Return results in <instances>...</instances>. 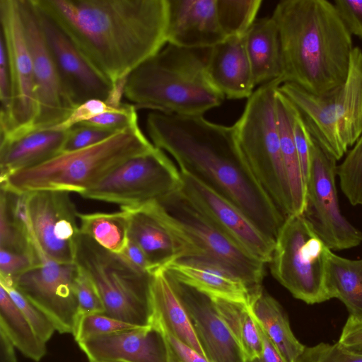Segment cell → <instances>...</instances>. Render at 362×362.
<instances>
[{
    "mask_svg": "<svg viewBox=\"0 0 362 362\" xmlns=\"http://www.w3.org/2000/svg\"><path fill=\"white\" fill-rule=\"evenodd\" d=\"M112 85L167 42V0H33Z\"/></svg>",
    "mask_w": 362,
    "mask_h": 362,
    "instance_id": "obj_1",
    "label": "cell"
},
{
    "mask_svg": "<svg viewBox=\"0 0 362 362\" xmlns=\"http://www.w3.org/2000/svg\"><path fill=\"white\" fill-rule=\"evenodd\" d=\"M146 126L153 145L170 154L179 169L196 177L240 209L276 240L285 217L259 188L242 156L233 126L153 112Z\"/></svg>",
    "mask_w": 362,
    "mask_h": 362,
    "instance_id": "obj_2",
    "label": "cell"
},
{
    "mask_svg": "<svg viewBox=\"0 0 362 362\" xmlns=\"http://www.w3.org/2000/svg\"><path fill=\"white\" fill-rule=\"evenodd\" d=\"M272 17L281 37L283 83L319 95L345 82L354 49L352 35L332 1L283 0Z\"/></svg>",
    "mask_w": 362,
    "mask_h": 362,
    "instance_id": "obj_3",
    "label": "cell"
},
{
    "mask_svg": "<svg viewBox=\"0 0 362 362\" xmlns=\"http://www.w3.org/2000/svg\"><path fill=\"white\" fill-rule=\"evenodd\" d=\"M211 49L168 44L129 74L124 96L136 110L203 115L225 99L207 74Z\"/></svg>",
    "mask_w": 362,
    "mask_h": 362,
    "instance_id": "obj_4",
    "label": "cell"
},
{
    "mask_svg": "<svg viewBox=\"0 0 362 362\" xmlns=\"http://www.w3.org/2000/svg\"><path fill=\"white\" fill-rule=\"evenodd\" d=\"M154 147L138 124L93 146L61 152L42 163L17 171L0 180L1 189L15 193L49 190L81 195L125 160Z\"/></svg>",
    "mask_w": 362,
    "mask_h": 362,
    "instance_id": "obj_5",
    "label": "cell"
},
{
    "mask_svg": "<svg viewBox=\"0 0 362 362\" xmlns=\"http://www.w3.org/2000/svg\"><path fill=\"white\" fill-rule=\"evenodd\" d=\"M279 90L300 112L318 146L340 160L362 134V50L354 47L345 82L332 90L314 95L284 83Z\"/></svg>",
    "mask_w": 362,
    "mask_h": 362,
    "instance_id": "obj_6",
    "label": "cell"
},
{
    "mask_svg": "<svg viewBox=\"0 0 362 362\" xmlns=\"http://www.w3.org/2000/svg\"><path fill=\"white\" fill-rule=\"evenodd\" d=\"M281 85L272 81L259 86L248 98L242 115L233 126L250 174L286 218L293 214V209L275 107V95Z\"/></svg>",
    "mask_w": 362,
    "mask_h": 362,
    "instance_id": "obj_7",
    "label": "cell"
},
{
    "mask_svg": "<svg viewBox=\"0 0 362 362\" xmlns=\"http://www.w3.org/2000/svg\"><path fill=\"white\" fill-rule=\"evenodd\" d=\"M75 263L95 283L105 314L137 326L150 325L152 274L136 269L120 254L105 249L81 233Z\"/></svg>",
    "mask_w": 362,
    "mask_h": 362,
    "instance_id": "obj_8",
    "label": "cell"
},
{
    "mask_svg": "<svg viewBox=\"0 0 362 362\" xmlns=\"http://www.w3.org/2000/svg\"><path fill=\"white\" fill-rule=\"evenodd\" d=\"M330 250L303 214L288 216L275 240L272 273L293 297L307 304L329 300L325 276Z\"/></svg>",
    "mask_w": 362,
    "mask_h": 362,
    "instance_id": "obj_9",
    "label": "cell"
},
{
    "mask_svg": "<svg viewBox=\"0 0 362 362\" xmlns=\"http://www.w3.org/2000/svg\"><path fill=\"white\" fill-rule=\"evenodd\" d=\"M180 187V170L155 146L125 160L81 196L132 208L158 202Z\"/></svg>",
    "mask_w": 362,
    "mask_h": 362,
    "instance_id": "obj_10",
    "label": "cell"
},
{
    "mask_svg": "<svg viewBox=\"0 0 362 362\" xmlns=\"http://www.w3.org/2000/svg\"><path fill=\"white\" fill-rule=\"evenodd\" d=\"M158 203L202 251L205 257L224 266L244 282L250 298L263 289L264 263L216 227L180 189Z\"/></svg>",
    "mask_w": 362,
    "mask_h": 362,
    "instance_id": "obj_11",
    "label": "cell"
},
{
    "mask_svg": "<svg viewBox=\"0 0 362 362\" xmlns=\"http://www.w3.org/2000/svg\"><path fill=\"white\" fill-rule=\"evenodd\" d=\"M310 158L303 216L332 251L358 246L362 242V233L342 215L339 209L335 183L337 161L312 136Z\"/></svg>",
    "mask_w": 362,
    "mask_h": 362,
    "instance_id": "obj_12",
    "label": "cell"
},
{
    "mask_svg": "<svg viewBox=\"0 0 362 362\" xmlns=\"http://www.w3.org/2000/svg\"><path fill=\"white\" fill-rule=\"evenodd\" d=\"M1 40L8 62L12 102L8 126L0 142L33 131L36 116L33 60L23 29L18 0H0Z\"/></svg>",
    "mask_w": 362,
    "mask_h": 362,
    "instance_id": "obj_13",
    "label": "cell"
},
{
    "mask_svg": "<svg viewBox=\"0 0 362 362\" xmlns=\"http://www.w3.org/2000/svg\"><path fill=\"white\" fill-rule=\"evenodd\" d=\"M78 267L44 255L40 262L21 274L16 287L53 323L60 334H72L78 315L74 280Z\"/></svg>",
    "mask_w": 362,
    "mask_h": 362,
    "instance_id": "obj_14",
    "label": "cell"
},
{
    "mask_svg": "<svg viewBox=\"0 0 362 362\" xmlns=\"http://www.w3.org/2000/svg\"><path fill=\"white\" fill-rule=\"evenodd\" d=\"M18 2L34 71L36 116L33 131L47 129L64 122L75 106L64 89L44 40L33 1Z\"/></svg>",
    "mask_w": 362,
    "mask_h": 362,
    "instance_id": "obj_15",
    "label": "cell"
},
{
    "mask_svg": "<svg viewBox=\"0 0 362 362\" xmlns=\"http://www.w3.org/2000/svg\"><path fill=\"white\" fill-rule=\"evenodd\" d=\"M121 209L128 213V238L144 252L152 274L182 257H205L158 202Z\"/></svg>",
    "mask_w": 362,
    "mask_h": 362,
    "instance_id": "obj_16",
    "label": "cell"
},
{
    "mask_svg": "<svg viewBox=\"0 0 362 362\" xmlns=\"http://www.w3.org/2000/svg\"><path fill=\"white\" fill-rule=\"evenodd\" d=\"M180 172V191L195 207L255 258L264 264L272 261L275 240L225 197L191 174Z\"/></svg>",
    "mask_w": 362,
    "mask_h": 362,
    "instance_id": "obj_17",
    "label": "cell"
},
{
    "mask_svg": "<svg viewBox=\"0 0 362 362\" xmlns=\"http://www.w3.org/2000/svg\"><path fill=\"white\" fill-rule=\"evenodd\" d=\"M28 193V207L35 239L44 254L59 262L75 263L80 235L78 211L69 192Z\"/></svg>",
    "mask_w": 362,
    "mask_h": 362,
    "instance_id": "obj_18",
    "label": "cell"
},
{
    "mask_svg": "<svg viewBox=\"0 0 362 362\" xmlns=\"http://www.w3.org/2000/svg\"><path fill=\"white\" fill-rule=\"evenodd\" d=\"M32 1L44 40L72 104L76 107L90 99L106 101L112 83L90 64L64 31Z\"/></svg>",
    "mask_w": 362,
    "mask_h": 362,
    "instance_id": "obj_19",
    "label": "cell"
},
{
    "mask_svg": "<svg viewBox=\"0 0 362 362\" xmlns=\"http://www.w3.org/2000/svg\"><path fill=\"white\" fill-rule=\"evenodd\" d=\"M164 272L191 320L208 360L245 362L238 344L218 313L212 298Z\"/></svg>",
    "mask_w": 362,
    "mask_h": 362,
    "instance_id": "obj_20",
    "label": "cell"
},
{
    "mask_svg": "<svg viewBox=\"0 0 362 362\" xmlns=\"http://www.w3.org/2000/svg\"><path fill=\"white\" fill-rule=\"evenodd\" d=\"M89 362H168L163 332L148 325L78 343Z\"/></svg>",
    "mask_w": 362,
    "mask_h": 362,
    "instance_id": "obj_21",
    "label": "cell"
},
{
    "mask_svg": "<svg viewBox=\"0 0 362 362\" xmlns=\"http://www.w3.org/2000/svg\"><path fill=\"white\" fill-rule=\"evenodd\" d=\"M167 1V44L211 48L227 39L218 21L216 0Z\"/></svg>",
    "mask_w": 362,
    "mask_h": 362,
    "instance_id": "obj_22",
    "label": "cell"
},
{
    "mask_svg": "<svg viewBox=\"0 0 362 362\" xmlns=\"http://www.w3.org/2000/svg\"><path fill=\"white\" fill-rule=\"evenodd\" d=\"M163 269L211 298L250 304V294L244 282L228 269L211 259L182 257Z\"/></svg>",
    "mask_w": 362,
    "mask_h": 362,
    "instance_id": "obj_23",
    "label": "cell"
},
{
    "mask_svg": "<svg viewBox=\"0 0 362 362\" xmlns=\"http://www.w3.org/2000/svg\"><path fill=\"white\" fill-rule=\"evenodd\" d=\"M207 74L228 99L249 98L255 87L246 52L245 36L230 37L211 47Z\"/></svg>",
    "mask_w": 362,
    "mask_h": 362,
    "instance_id": "obj_24",
    "label": "cell"
},
{
    "mask_svg": "<svg viewBox=\"0 0 362 362\" xmlns=\"http://www.w3.org/2000/svg\"><path fill=\"white\" fill-rule=\"evenodd\" d=\"M151 301L150 325L170 333L207 358L191 320L163 269L152 274Z\"/></svg>",
    "mask_w": 362,
    "mask_h": 362,
    "instance_id": "obj_25",
    "label": "cell"
},
{
    "mask_svg": "<svg viewBox=\"0 0 362 362\" xmlns=\"http://www.w3.org/2000/svg\"><path fill=\"white\" fill-rule=\"evenodd\" d=\"M245 45L255 86L272 81L283 84L281 41L274 18H257L245 35Z\"/></svg>",
    "mask_w": 362,
    "mask_h": 362,
    "instance_id": "obj_26",
    "label": "cell"
},
{
    "mask_svg": "<svg viewBox=\"0 0 362 362\" xmlns=\"http://www.w3.org/2000/svg\"><path fill=\"white\" fill-rule=\"evenodd\" d=\"M67 131L35 130L0 143V180L50 159L62 151Z\"/></svg>",
    "mask_w": 362,
    "mask_h": 362,
    "instance_id": "obj_27",
    "label": "cell"
},
{
    "mask_svg": "<svg viewBox=\"0 0 362 362\" xmlns=\"http://www.w3.org/2000/svg\"><path fill=\"white\" fill-rule=\"evenodd\" d=\"M250 307L257 324L286 362H296L305 349L293 333L280 304L263 289L254 296Z\"/></svg>",
    "mask_w": 362,
    "mask_h": 362,
    "instance_id": "obj_28",
    "label": "cell"
},
{
    "mask_svg": "<svg viewBox=\"0 0 362 362\" xmlns=\"http://www.w3.org/2000/svg\"><path fill=\"white\" fill-rule=\"evenodd\" d=\"M275 107L280 147L290 188L293 214L301 215L305 207L306 183L293 135L292 103L279 88L275 95Z\"/></svg>",
    "mask_w": 362,
    "mask_h": 362,
    "instance_id": "obj_29",
    "label": "cell"
},
{
    "mask_svg": "<svg viewBox=\"0 0 362 362\" xmlns=\"http://www.w3.org/2000/svg\"><path fill=\"white\" fill-rule=\"evenodd\" d=\"M325 285L329 299L343 303L349 315L362 318V259H349L329 252Z\"/></svg>",
    "mask_w": 362,
    "mask_h": 362,
    "instance_id": "obj_30",
    "label": "cell"
},
{
    "mask_svg": "<svg viewBox=\"0 0 362 362\" xmlns=\"http://www.w3.org/2000/svg\"><path fill=\"white\" fill-rule=\"evenodd\" d=\"M211 298L218 313L238 344L245 361L258 358L263 350V341L250 305Z\"/></svg>",
    "mask_w": 362,
    "mask_h": 362,
    "instance_id": "obj_31",
    "label": "cell"
},
{
    "mask_svg": "<svg viewBox=\"0 0 362 362\" xmlns=\"http://www.w3.org/2000/svg\"><path fill=\"white\" fill-rule=\"evenodd\" d=\"M0 329L25 357L40 361L47 354L46 343L35 333L30 323L0 286Z\"/></svg>",
    "mask_w": 362,
    "mask_h": 362,
    "instance_id": "obj_32",
    "label": "cell"
},
{
    "mask_svg": "<svg viewBox=\"0 0 362 362\" xmlns=\"http://www.w3.org/2000/svg\"><path fill=\"white\" fill-rule=\"evenodd\" d=\"M80 233L86 235L105 249L120 254L128 238L129 216L125 209L112 213H78Z\"/></svg>",
    "mask_w": 362,
    "mask_h": 362,
    "instance_id": "obj_33",
    "label": "cell"
},
{
    "mask_svg": "<svg viewBox=\"0 0 362 362\" xmlns=\"http://www.w3.org/2000/svg\"><path fill=\"white\" fill-rule=\"evenodd\" d=\"M262 0H216L220 25L228 37H243L255 21Z\"/></svg>",
    "mask_w": 362,
    "mask_h": 362,
    "instance_id": "obj_34",
    "label": "cell"
},
{
    "mask_svg": "<svg viewBox=\"0 0 362 362\" xmlns=\"http://www.w3.org/2000/svg\"><path fill=\"white\" fill-rule=\"evenodd\" d=\"M337 175L349 202L362 206V134L337 166Z\"/></svg>",
    "mask_w": 362,
    "mask_h": 362,
    "instance_id": "obj_35",
    "label": "cell"
},
{
    "mask_svg": "<svg viewBox=\"0 0 362 362\" xmlns=\"http://www.w3.org/2000/svg\"><path fill=\"white\" fill-rule=\"evenodd\" d=\"M134 325L109 316L105 313L77 315L72 335L78 343L90 338L111 334L136 328Z\"/></svg>",
    "mask_w": 362,
    "mask_h": 362,
    "instance_id": "obj_36",
    "label": "cell"
},
{
    "mask_svg": "<svg viewBox=\"0 0 362 362\" xmlns=\"http://www.w3.org/2000/svg\"><path fill=\"white\" fill-rule=\"evenodd\" d=\"M1 286L8 292L37 335L47 343L56 331L53 323L16 287Z\"/></svg>",
    "mask_w": 362,
    "mask_h": 362,
    "instance_id": "obj_37",
    "label": "cell"
},
{
    "mask_svg": "<svg viewBox=\"0 0 362 362\" xmlns=\"http://www.w3.org/2000/svg\"><path fill=\"white\" fill-rule=\"evenodd\" d=\"M296 362H362V354L345 349L338 341L333 344L320 342L305 346Z\"/></svg>",
    "mask_w": 362,
    "mask_h": 362,
    "instance_id": "obj_38",
    "label": "cell"
},
{
    "mask_svg": "<svg viewBox=\"0 0 362 362\" xmlns=\"http://www.w3.org/2000/svg\"><path fill=\"white\" fill-rule=\"evenodd\" d=\"M74 291L78 303V315L105 313L103 302L95 283L80 267L74 280Z\"/></svg>",
    "mask_w": 362,
    "mask_h": 362,
    "instance_id": "obj_39",
    "label": "cell"
},
{
    "mask_svg": "<svg viewBox=\"0 0 362 362\" xmlns=\"http://www.w3.org/2000/svg\"><path fill=\"white\" fill-rule=\"evenodd\" d=\"M40 262L32 255L0 248V285L14 286L21 274Z\"/></svg>",
    "mask_w": 362,
    "mask_h": 362,
    "instance_id": "obj_40",
    "label": "cell"
},
{
    "mask_svg": "<svg viewBox=\"0 0 362 362\" xmlns=\"http://www.w3.org/2000/svg\"><path fill=\"white\" fill-rule=\"evenodd\" d=\"M81 124L117 132L139 124L136 108L133 104L122 103L118 109L100 114Z\"/></svg>",
    "mask_w": 362,
    "mask_h": 362,
    "instance_id": "obj_41",
    "label": "cell"
},
{
    "mask_svg": "<svg viewBox=\"0 0 362 362\" xmlns=\"http://www.w3.org/2000/svg\"><path fill=\"white\" fill-rule=\"evenodd\" d=\"M116 132L85 124H77L67 130L62 152L83 149L100 143Z\"/></svg>",
    "mask_w": 362,
    "mask_h": 362,
    "instance_id": "obj_42",
    "label": "cell"
},
{
    "mask_svg": "<svg viewBox=\"0 0 362 362\" xmlns=\"http://www.w3.org/2000/svg\"><path fill=\"white\" fill-rule=\"evenodd\" d=\"M292 129L303 175L306 183L309 175L310 165V142L311 136L306 127L302 115L293 103Z\"/></svg>",
    "mask_w": 362,
    "mask_h": 362,
    "instance_id": "obj_43",
    "label": "cell"
},
{
    "mask_svg": "<svg viewBox=\"0 0 362 362\" xmlns=\"http://www.w3.org/2000/svg\"><path fill=\"white\" fill-rule=\"evenodd\" d=\"M118 108L110 107L103 100L90 99L75 107L64 122L49 129L67 131L75 125L90 120L104 112L113 111Z\"/></svg>",
    "mask_w": 362,
    "mask_h": 362,
    "instance_id": "obj_44",
    "label": "cell"
},
{
    "mask_svg": "<svg viewBox=\"0 0 362 362\" xmlns=\"http://www.w3.org/2000/svg\"><path fill=\"white\" fill-rule=\"evenodd\" d=\"M0 130L8 124L12 102L11 82L6 48L0 39Z\"/></svg>",
    "mask_w": 362,
    "mask_h": 362,
    "instance_id": "obj_45",
    "label": "cell"
},
{
    "mask_svg": "<svg viewBox=\"0 0 362 362\" xmlns=\"http://www.w3.org/2000/svg\"><path fill=\"white\" fill-rule=\"evenodd\" d=\"M332 3L351 35L362 39V1L334 0Z\"/></svg>",
    "mask_w": 362,
    "mask_h": 362,
    "instance_id": "obj_46",
    "label": "cell"
},
{
    "mask_svg": "<svg viewBox=\"0 0 362 362\" xmlns=\"http://www.w3.org/2000/svg\"><path fill=\"white\" fill-rule=\"evenodd\" d=\"M160 330L163 333L167 344L168 362H210L206 358L170 333Z\"/></svg>",
    "mask_w": 362,
    "mask_h": 362,
    "instance_id": "obj_47",
    "label": "cell"
},
{
    "mask_svg": "<svg viewBox=\"0 0 362 362\" xmlns=\"http://www.w3.org/2000/svg\"><path fill=\"white\" fill-rule=\"evenodd\" d=\"M338 342L345 349L362 354V318L349 315Z\"/></svg>",
    "mask_w": 362,
    "mask_h": 362,
    "instance_id": "obj_48",
    "label": "cell"
},
{
    "mask_svg": "<svg viewBox=\"0 0 362 362\" xmlns=\"http://www.w3.org/2000/svg\"><path fill=\"white\" fill-rule=\"evenodd\" d=\"M120 255L136 269L152 274L150 264L144 252L130 239Z\"/></svg>",
    "mask_w": 362,
    "mask_h": 362,
    "instance_id": "obj_49",
    "label": "cell"
},
{
    "mask_svg": "<svg viewBox=\"0 0 362 362\" xmlns=\"http://www.w3.org/2000/svg\"><path fill=\"white\" fill-rule=\"evenodd\" d=\"M259 328L263 341L262 352L258 358L245 362H286L259 326Z\"/></svg>",
    "mask_w": 362,
    "mask_h": 362,
    "instance_id": "obj_50",
    "label": "cell"
},
{
    "mask_svg": "<svg viewBox=\"0 0 362 362\" xmlns=\"http://www.w3.org/2000/svg\"><path fill=\"white\" fill-rule=\"evenodd\" d=\"M15 346L0 329V362H18Z\"/></svg>",
    "mask_w": 362,
    "mask_h": 362,
    "instance_id": "obj_51",
    "label": "cell"
},
{
    "mask_svg": "<svg viewBox=\"0 0 362 362\" xmlns=\"http://www.w3.org/2000/svg\"><path fill=\"white\" fill-rule=\"evenodd\" d=\"M105 362H107V361H105ZM110 362H112V361H110Z\"/></svg>",
    "mask_w": 362,
    "mask_h": 362,
    "instance_id": "obj_52",
    "label": "cell"
}]
</instances>
